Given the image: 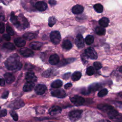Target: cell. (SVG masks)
<instances>
[{
	"label": "cell",
	"mask_w": 122,
	"mask_h": 122,
	"mask_svg": "<svg viewBox=\"0 0 122 122\" xmlns=\"http://www.w3.org/2000/svg\"><path fill=\"white\" fill-rule=\"evenodd\" d=\"M25 79L28 82L34 83L37 80V77L32 72H28L25 76Z\"/></svg>",
	"instance_id": "obj_10"
},
{
	"label": "cell",
	"mask_w": 122,
	"mask_h": 122,
	"mask_svg": "<svg viewBox=\"0 0 122 122\" xmlns=\"http://www.w3.org/2000/svg\"><path fill=\"white\" fill-rule=\"evenodd\" d=\"M5 65L8 70L11 71L19 70L22 66L20 61V58L17 54L10 56L5 61Z\"/></svg>",
	"instance_id": "obj_1"
},
{
	"label": "cell",
	"mask_w": 122,
	"mask_h": 122,
	"mask_svg": "<svg viewBox=\"0 0 122 122\" xmlns=\"http://www.w3.org/2000/svg\"><path fill=\"white\" fill-rule=\"evenodd\" d=\"M60 61V58L59 56L57 54L51 55L49 59V63L51 65H56Z\"/></svg>",
	"instance_id": "obj_17"
},
{
	"label": "cell",
	"mask_w": 122,
	"mask_h": 122,
	"mask_svg": "<svg viewBox=\"0 0 122 122\" xmlns=\"http://www.w3.org/2000/svg\"><path fill=\"white\" fill-rule=\"evenodd\" d=\"M0 57H1V55H0Z\"/></svg>",
	"instance_id": "obj_51"
},
{
	"label": "cell",
	"mask_w": 122,
	"mask_h": 122,
	"mask_svg": "<svg viewBox=\"0 0 122 122\" xmlns=\"http://www.w3.org/2000/svg\"><path fill=\"white\" fill-rule=\"evenodd\" d=\"M94 73V69L92 66H90L86 70V73L89 76L92 75Z\"/></svg>",
	"instance_id": "obj_37"
},
{
	"label": "cell",
	"mask_w": 122,
	"mask_h": 122,
	"mask_svg": "<svg viewBox=\"0 0 122 122\" xmlns=\"http://www.w3.org/2000/svg\"><path fill=\"white\" fill-rule=\"evenodd\" d=\"M4 78L6 80V81L7 83L10 84L13 82L15 80V77L14 76L10 73L7 72L4 74Z\"/></svg>",
	"instance_id": "obj_18"
},
{
	"label": "cell",
	"mask_w": 122,
	"mask_h": 122,
	"mask_svg": "<svg viewBox=\"0 0 122 122\" xmlns=\"http://www.w3.org/2000/svg\"><path fill=\"white\" fill-rule=\"evenodd\" d=\"M50 39L52 43L54 44H59L61 41V36L58 31H52L50 33Z\"/></svg>",
	"instance_id": "obj_4"
},
{
	"label": "cell",
	"mask_w": 122,
	"mask_h": 122,
	"mask_svg": "<svg viewBox=\"0 0 122 122\" xmlns=\"http://www.w3.org/2000/svg\"><path fill=\"white\" fill-rule=\"evenodd\" d=\"M83 10L84 8L81 5L77 4L72 7V12L75 14H79L82 13Z\"/></svg>",
	"instance_id": "obj_19"
},
{
	"label": "cell",
	"mask_w": 122,
	"mask_h": 122,
	"mask_svg": "<svg viewBox=\"0 0 122 122\" xmlns=\"http://www.w3.org/2000/svg\"><path fill=\"white\" fill-rule=\"evenodd\" d=\"M10 20L11 22L17 28L19 27V21L18 20V17L15 15L14 13L12 12L11 13L10 16Z\"/></svg>",
	"instance_id": "obj_23"
},
{
	"label": "cell",
	"mask_w": 122,
	"mask_h": 122,
	"mask_svg": "<svg viewBox=\"0 0 122 122\" xmlns=\"http://www.w3.org/2000/svg\"><path fill=\"white\" fill-rule=\"evenodd\" d=\"M7 115V110L6 109H2L0 110V118L5 116Z\"/></svg>",
	"instance_id": "obj_41"
},
{
	"label": "cell",
	"mask_w": 122,
	"mask_h": 122,
	"mask_svg": "<svg viewBox=\"0 0 122 122\" xmlns=\"http://www.w3.org/2000/svg\"><path fill=\"white\" fill-rule=\"evenodd\" d=\"M20 54L23 56H24L25 57H30L34 55L33 51H31V50H30L28 48H21L20 50Z\"/></svg>",
	"instance_id": "obj_14"
},
{
	"label": "cell",
	"mask_w": 122,
	"mask_h": 122,
	"mask_svg": "<svg viewBox=\"0 0 122 122\" xmlns=\"http://www.w3.org/2000/svg\"></svg>",
	"instance_id": "obj_52"
},
{
	"label": "cell",
	"mask_w": 122,
	"mask_h": 122,
	"mask_svg": "<svg viewBox=\"0 0 122 122\" xmlns=\"http://www.w3.org/2000/svg\"><path fill=\"white\" fill-rule=\"evenodd\" d=\"M51 94L53 97L62 98L66 96V94L65 92L62 89H57L51 92Z\"/></svg>",
	"instance_id": "obj_9"
},
{
	"label": "cell",
	"mask_w": 122,
	"mask_h": 122,
	"mask_svg": "<svg viewBox=\"0 0 122 122\" xmlns=\"http://www.w3.org/2000/svg\"><path fill=\"white\" fill-rule=\"evenodd\" d=\"M46 86L45 85L42 84H38L34 89L35 92L38 95L43 94L46 92Z\"/></svg>",
	"instance_id": "obj_11"
},
{
	"label": "cell",
	"mask_w": 122,
	"mask_h": 122,
	"mask_svg": "<svg viewBox=\"0 0 122 122\" xmlns=\"http://www.w3.org/2000/svg\"><path fill=\"white\" fill-rule=\"evenodd\" d=\"M9 92L8 91L4 92L2 93V94L1 95V98L2 99H6V98H7V97H8V95H9Z\"/></svg>",
	"instance_id": "obj_43"
},
{
	"label": "cell",
	"mask_w": 122,
	"mask_h": 122,
	"mask_svg": "<svg viewBox=\"0 0 122 122\" xmlns=\"http://www.w3.org/2000/svg\"><path fill=\"white\" fill-rule=\"evenodd\" d=\"M36 8L40 11H44L47 8V4L44 1H38L35 4Z\"/></svg>",
	"instance_id": "obj_15"
},
{
	"label": "cell",
	"mask_w": 122,
	"mask_h": 122,
	"mask_svg": "<svg viewBox=\"0 0 122 122\" xmlns=\"http://www.w3.org/2000/svg\"><path fill=\"white\" fill-rule=\"evenodd\" d=\"M23 37L24 38L27 40H31L33 39H34L36 37L34 33H30V32H27L23 35Z\"/></svg>",
	"instance_id": "obj_31"
},
{
	"label": "cell",
	"mask_w": 122,
	"mask_h": 122,
	"mask_svg": "<svg viewBox=\"0 0 122 122\" xmlns=\"http://www.w3.org/2000/svg\"><path fill=\"white\" fill-rule=\"evenodd\" d=\"M108 93V90L106 89H102V90H101L98 94V96L100 97H102L103 96H105V95H107V94Z\"/></svg>",
	"instance_id": "obj_36"
},
{
	"label": "cell",
	"mask_w": 122,
	"mask_h": 122,
	"mask_svg": "<svg viewBox=\"0 0 122 122\" xmlns=\"http://www.w3.org/2000/svg\"><path fill=\"white\" fill-rule=\"evenodd\" d=\"M10 114L15 121H17L18 120V115L15 111H10Z\"/></svg>",
	"instance_id": "obj_39"
},
{
	"label": "cell",
	"mask_w": 122,
	"mask_h": 122,
	"mask_svg": "<svg viewBox=\"0 0 122 122\" xmlns=\"http://www.w3.org/2000/svg\"><path fill=\"white\" fill-rule=\"evenodd\" d=\"M6 31L9 35H13L14 34V31L12 28L9 25H7Z\"/></svg>",
	"instance_id": "obj_38"
},
{
	"label": "cell",
	"mask_w": 122,
	"mask_h": 122,
	"mask_svg": "<svg viewBox=\"0 0 122 122\" xmlns=\"http://www.w3.org/2000/svg\"><path fill=\"white\" fill-rule=\"evenodd\" d=\"M62 85V82L60 80H56L51 84V87L53 88H59L61 87Z\"/></svg>",
	"instance_id": "obj_27"
},
{
	"label": "cell",
	"mask_w": 122,
	"mask_h": 122,
	"mask_svg": "<svg viewBox=\"0 0 122 122\" xmlns=\"http://www.w3.org/2000/svg\"><path fill=\"white\" fill-rule=\"evenodd\" d=\"M70 100L71 102L76 106L81 105L85 102L84 99L83 97L78 95H74L71 97Z\"/></svg>",
	"instance_id": "obj_7"
},
{
	"label": "cell",
	"mask_w": 122,
	"mask_h": 122,
	"mask_svg": "<svg viewBox=\"0 0 122 122\" xmlns=\"http://www.w3.org/2000/svg\"><path fill=\"white\" fill-rule=\"evenodd\" d=\"M31 66H32L31 64H28V63H26V65H25V68L26 69H32L31 68Z\"/></svg>",
	"instance_id": "obj_48"
},
{
	"label": "cell",
	"mask_w": 122,
	"mask_h": 122,
	"mask_svg": "<svg viewBox=\"0 0 122 122\" xmlns=\"http://www.w3.org/2000/svg\"><path fill=\"white\" fill-rule=\"evenodd\" d=\"M5 85V80L2 78L0 77V85L1 86H3Z\"/></svg>",
	"instance_id": "obj_45"
},
{
	"label": "cell",
	"mask_w": 122,
	"mask_h": 122,
	"mask_svg": "<svg viewBox=\"0 0 122 122\" xmlns=\"http://www.w3.org/2000/svg\"><path fill=\"white\" fill-rule=\"evenodd\" d=\"M72 86V84L71 83H67L64 85V88L66 89H67Z\"/></svg>",
	"instance_id": "obj_46"
},
{
	"label": "cell",
	"mask_w": 122,
	"mask_h": 122,
	"mask_svg": "<svg viewBox=\"0 0 122 122\" xmlns=\"http://www.w3.org/2000/svg\"></svg>",
	"instance_id": "obj_53"
},
{
	"label": "cell",
	"mask_w": 122,
	"mask_h": 122,
	"mask_svg": "<svg viewBox=\"0 0 122 122\" xmlns=\"http://www.w3.org/2000/svg\"><path fill=\"white\" fill-rule=\"evenodd\" d=\"M5 31V26L3 23L0 22V33H3Z\"/></svg>",
	"instance_id": "obj_42"
},
{
	"label": "cell",
	"mask_w": 122,
	"mask_h": 122,
	"mask_svg": "<svg viewBox=\"0 0 122 122\" xmlns=\"http://www.w3.org/2000/svg\"><path fill=\"white\" fill-rule=\"evenodd\" d=\"M42 46V43L40 42L35 41L30 44V47L31 49L35 50H39Z\"/></svg>",
	"instance_id": "obj_25"
},
{
	"label": "cell",
	"mask_w": 122,
	"mask_h": 122,
	"mask_svg": "<svg viewBox=\"0 0 122 122\" xmlns=\"http://www.w3.org/2000/svg\"><path fill=\"white\" fill-rule=\"evenodd\" d=\"M34 83L27 82L25 84L23 87V90L24 92H30L33 90L34 87Z\"/></svg>",
	"instance_id": "obj_20"
},
{
	"label": "cell",
	"mask_w": 122,
	"mask_h": 122,
	"mask_svg": "<svg viewBox=\"0 0 122 122\" xmlns=\"http://www.w3.org/2000/svg\"><path fill=\"white\" fill-rule=\"evenodd\" d=\"M121 68H122V67H120V72H122V70H122V69H121Z\"/></svg>",
	"instance_id": "obj_50"
},
{
	"label": "cell",
	"mask_w": 122,
	"mask_h": 122,
	"mask_svg": "<svg viewBox=\"0 0 122 122\" xmlns=\"http://www.w3.org/2000/svg\"><path fill=\"white\" fill-rule=\"evenodd\" d=\"M24 105V102L22 100L19 99V100H15L12 102H10L9 104L8 107L13 109H18L23 107Z\"/></svg>",
	"instance_id": "obj_8"
},
{
	"label": "cell",
	"mask_w": 122,
	"mask_h": 122,
	"mask_svg": "<svg viewBox=\"0 0 122 122\" xmlns=\"http://www.w3.org/2000/svg\"><path fill=\"white\" fill-rule=\"evenodd\" d=\"M93 65H94V68L96 70H99L102 67V64H101V63L99 62H97V61L94 62L93 63Z\"/></svg>",
	"instance_id": "obj_40"
},
{
	"label": "cell",
	"mask_w": 122,
	"mask_h": 122,
	"mask_svg": "<svg viewBox=\"0 0 122 122\" xmlns=\"http://www.w3.org/2000/svg\"><path fill=\"white\" fill-rule=\"evenodd\" d=\"M97 107L99 109L106 113H107L111 110L113 108V107L111 105H110L109 104H99Z\"/></svg>",
	"instance_id": "obj_16"
},
{
	"label": "cell",
	"mask_w": 122,
	"mask_h": 122,
	"mask_svg": "<svg viewBox=\"0 0 122 122\" xmlns=\"http://www.w3.org/2000/svg\"><path fill=\"white\" fill-rule=\"evenodd\" d=\"M14 43L16 46L20 47H22L25 46L26 44L25 41L20 38H18L14 39Z\"/></svg>",
	"instance_id": "obj_22"
},
{
	"label": "cell",
	"mask_w": 122,
	"mask_h": 122,
	"mask_svg": "<svg viewBox=\"0 0 122 122\" xmlns=\"http://www.w3.org/2000/svg\"><path fill=\"white\" fill-rule=\"evenodd\" d=\"M107 114L110 119L115 122H121L122 116L119 112L114 108L111 110L107 112Z\"/></svg>",
	"instance_id": "obj_2"
},
{
	"label": "cell",
	"mask_w": 122,
	"mask_h": 122,
	"mask_svg": "<svg viewBox=\"0 0 122 122\" xmlns=\"http://www.w3.org/2000/svg\"><path fill=\"white\" fill-rule=\"evenodd\" d=\"M98 122H110L107 120H102L99 121Z\"/></svg>",
	"instance_id": "obj_49"
},
{
	"label": "cell",
	"mask_w": 122,
	"mask_h": 122,
	"mask_svg": "<svg viewBox=\"0 0 122 122\" xmlns=\"http://www.w3.org/2000/svg\"><path fill=\"white\" fill-rule=\"evenodd\" d=\"M50 4L51 6H54L56 4V1L54 0H50L49 1Z\"/></svg>",
	"instance_id": "obj_47"
},
{
	"label": "cell",
	"mask_w": 122,
	"mask_h": 122,
	"mask_svg": "<svg viewBox=\"0 0 122 122\" xmlns=\"http://www.w3.org/2000/svg\"><path fill=\"white\" fill-rule=\"evenodd\" d=\"M56 72L55 70L50 69L47 70L46 71H45L42 74V75L44 77L48 78V77H51L52 76L55 75Z\"/></svg>",
	"instance_id": "obj_21"
},
{
	"label": "cell",
	"mask_w": 122,
	"mask_h": 122,
	"mask_svg": "<svg viewBox=\"0 0 122 122\" xmlns=\"http://www.w3.org/2000/svg\"><path fill=\"white\" fill-rule=\"evenodd\" d=\"M57 20L56 19V18L53 17V16H51L49 18V23H48V25L50 27H51L53 26V25L55 24V23H56Z\"/></svg>",
	"instance_id": "obj_35"
},
{
	"label": "cell",
	"mask_w": 122,
	"mask_h": 122,
	"mask_svg": "<svg viewBox=\"0 0 122 122\" xmlns=\"http://www.w3.org/2000/svg\"><path fill=\"white\" fill-rule=\"evenodd\" d=\"M81 76V73L80 71H75L74 72L71 76V79L73 81H76L79 80Z\"/></svg>",
	"instance_id": "obj_30"
},
{
	"label": "cell",
	"mask_w": 122,
	"mask_h": 122,
	"mask_svg": "<svg viewBox=\"0 0 122 122\" xmlns=\"http://www.w3.org/2000/svg\"><path fill=\"white\" fill-rule=\"evenodd\" d=\"M75 44L78 48H82L84 46V39L81 34H78L75 39Z\"/></svg>",
	"instance_id": "obj_12"
},
{
	"label": "cell",
	"mask_w": 122,
	"mask_h": 122,
	"mask_svg": "<svg viewBox=\"0 0 122 122\" xmlns=\"http://www.w3.org/2000/svg\"><path fill=\"white\" fill-rule=\"evenodd\" d=\"M85 42L87 44L90 45V44H91L93 43V42L94 41V38L92 35H88L85 38Z\"/></svg>",
	"instance_id": "obj_33"
},
{
	"label": "cell",
	"mask_w": 122,
	"mask_h": 122,
	"mask_svg": "<svg viewBox=\"0 0 122 122\" xmlns=\"http://www.w3.org/2000/svg\"><path fill=\"white\" fill-rule=\"evenodd\" d=\"M3 47L8 50H14L15 49V46L11 43L7 42L3 44Z\"/></svg>",
	"instance_id": "obj_34"
},
{
	"label": "cell",
	"mask_w": 122,
	"mask_h": 122,
	"mask_svg": "<svg viewBox=\"0 0 122 122\" xmlns=\"http://www.w3.org/2000/svg\"><path fill=\"white\" fill-rule=\"evenodd\" d=\"M82 112V111L79 110H73L70 112L69 114V119L72 122L77 121L80 118Z\"/></svg>",
	"instance_id": "obj_3"
},
{
	"label": "cell",
	"mask_w": 122,
	"mask_h": 122,
	"mask_svg": "<svg viewBox=\"0 0 122 122\" xmlns=\"http://www.w3.org/2000/svg\"><path fill=\"white\" fill-rule=\"evenodd\" d=\"M62 46L64 49L66 50H70L72 48V45L70 41L66 40L64 41L63 42H62Z\"/></svg>",
	"instance_id": "obj_28"
},
{
	"label": "cell",
	"mask_w": 122,
	"mask_h": 122,
	"mask_svg": "<svg viewBox=\"0 0 122 122\" xmlns=\"http://www.w3.org/2000/svg\"><path fill=\"white\" fill-rule=\"evenodd\" d=\"M19 21V27L18 29L22 30L28 28L29 26V24L27 19L22 15L20 14L18 17Z\"/></svg>",
	"instance_id": "obj_5"
},
{
	"label": "cell",
	"mask_w": 122,
	"mask_h": 122,
	"mask_svg": "<svg viewBox=\"0 0 122 122\" xmlns=\"http://www.w3.org/2000/svg\"><path fill=\"white\" fill-rule=\"evenodd\" d=\"M109 22V20L106 17H103L101 18L99 21V24L101 26V27L103 28L107 27L108 26Z\"/></svg>",
	"instance_id": "obj_24"
},
{
	"label": "cell",
	"mask_w": 122,
	"mask_h": 122,
	"mask_svg": "<svg viewBox=\"0 0 122 122\" xmlns=\"http://www.w3.org/2000/svg\"><path fill=\"white\" fill-rule=\"evenodd\" d=\"M99 87H100V86L98 83H92V84H91L89 86L88 91L89 92V93H90L91 92H95L97 90H98L99 89Z\"/></svg>",
	"instance_id": "obj_26"
},
{
	"label": "cell",
	"mask_w": 122,
	"mask_h": 122,
	"mask_svg": "<svg viewBox=\"0 0 122 122\" xmlns=\"http://www.w3.org/2000/svg\"><path fill=\"white\" fill-rule=\"evenodd\" d=\"M61 112V109L60 107L56 105L52 106L49 110V113L51 116H55L59 113Z\"/></svg>",
	"instance_id": "obj_13"
},
{
	"label": "cell",
	"mask_w": 122,
	"mask_h": 122,
	"mask_svg": "<svg viewBox=\"0 0 122 122\" xmlns=\"http://www.w3.org/2000/svg\"><path fill=\"white\" fill-rule=\"evenodd\" d=\"M95 32L99 35H103L105 33V30L101 26H97L95 28Z\"/></svg>",
	"instance_id": "obj_29"
},
{
	"label": "cell",
	"mask_w": 122,
	"mask_h": 122,
	"mask_svg": "<svg viewBox=\"0 0 122 122\" xmlns=\"http://www.w3.org/2000/svg\"><path fill=\"white\" fill-rule=\"evenodd\" d=\"M85 54L88 58L92 60H96L98 57L96 51L92 47H89L86 49L85 51Z\"/></svg>",
	"instance_id": "obj_6"
},
{
	"label": "cell",
	"mask_w": 122,
	"mask_h": 122,
	"mask_svg": "<svg viewBox=\"0 0 122 122\" xmlns=\"http://www.w3.org/2000/svg\"><path fill=\"white\" fill-rule=\"evenodd\" d=\"M3 37L4 39L5 40H6V41H10V36L9 34H5L3 35Z\"/></svg>",
	"instance_id": "obj_44"
},
{
	"label": "cell",
	"mask_w": 122,
	"mask_h": 122,
	"mask_svg": "<svg viewBox=\"0 0 122 122\" xmlns=\"http://www.w3.org/2000/svg\"><path fill=\"white\" fill-rule=\"evenodd\" d=\"M94 9L95 10V11L98 13H101L103 11V6L102 4L100 3L96 4L94 5Z\"/></svg>",
	"instance_id": "obj_32"
}]
</instances>
